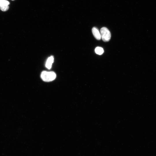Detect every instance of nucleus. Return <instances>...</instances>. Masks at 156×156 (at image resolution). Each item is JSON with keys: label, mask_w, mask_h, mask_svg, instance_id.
Listing matches in <instances>:
<instances>
[{"label": "nucleus", "mask_w": 156, "mask_h": 156, "mask_svg": "<svg viewBox=\"0 0 156 156\" xmlns=\"http://www.w3.org/2000/svg\"><path fill=\"white\" fill-rule=\"evenodd\" d=\"M95 53L97 54L101 55L104 52V50L103 48L100 47H96L95 49Z\"/></svg>", "instance_id": "39448f33"}, {"label": "nucleus", "mask_w": 156, "mask_h": 156, "mask_svg": "<svg viewBox=\"0 0 156 156\" xmlns=\"http://www.w3.org/2000/svg\"><path fill=\"white\" fill-rule=\"evenodd\" d=\"M54 61V57L52 56H51L47 59L46 64V66L48 69H50L52 66V64Z\"/></svg>", "instance_id": "20e7f679"}, {"label": "nucleus", "mask_w": 156, "mask_h": 156, "mask_svg": "<svg viewBox=\"0 0 156 156\" xmlns=\"http://www.w3.org/2000/svg\"><path fill=\"white\" fill-rule=\"evenodd\" d=\"M56 76L55 73L53 71H44L41 73L40 77L44 81L49 82L54 80Z\"/></svg>", "instance_id": "f257e3e1"}, {"label": "nucleus", "mask_w": 156, "mask_h": 156, "mask_svg": "<svg viewBox=\"0 0 156 156\" xmlns=\"http://www.w3.org/2000/svg\"><path fill=\"white\" fill-rule=\"evenodd\" d=\"M9 6L8 5L3 6H0V10L3 11H6L8 10Z\"/></svg>", "instance_id": "0eeeda50"}, {"label": "nucleus", "mask_w": 156, "mask_h": 156, "mask_svg": "<svg viewBox=\"0 0 156 156\" xmlns=\"http://www.w3.org/2000/svg\"><path fill=\"white\" fill-rule=\"evenodd\" d=\"M9 4V2L7 0H0V6L8 5Z\"/></svg>", "instance_id": "423d86ee"}, {"label": "nucleus", "mask_w": 156, "mask_h": 156, "mask_svg": "<svg viewBox=\"0 0 156 156\" xmlns=\"http://www.w3.org/2000/svg\"><path fill=\"white\" fill-rule=\"evenodd\" d=\"M100 34L101 37L103 41L108 42L110 39L111 33L107 28L102 27L100 30Z\"/></svg>", "instance_id": "f03ea898"}, {"label": "nucleus", "mask_w": 156, "mask_h": 156, "mask_svg": "<svg viewBox=\"0 0 156 156\" xmlns=\"http://www.w3.org/2000/svg\"><path fill=\"white\" fill-rule=\"evenodd\" d=\"M12 0V1H14V0Z\"/></svg>", "instance_id": "6e6552de"}, {"label": "nucleus", "mask_w": 156, "mask_h": 156, "mask_svg": "<svg viewBox=\"0 0 156 156\" xmlns=\"http://www.w3.org/2000/svg\"><path fill=\"white\" fill-rule=\"evenodd\" d=\"M92 34L94 37L97 40H100L101 39V36L100 33L98 29L94 27L92 29Z\"/></svg>", "instance_id": "7ed1b4c3"}]
</instances>
